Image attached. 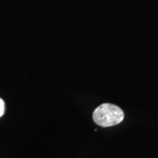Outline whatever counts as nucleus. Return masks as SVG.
Here are the masks:
<instances>
[{
	"label": "nucleus",
	"instance_id": "f257e3e1",
	"mask_svg": "<svg viewBox=\"0 0 158 158\" xmlns=\"http://www.w3.org/2000/svg\"><path fill=\"white\" fill-rule=\"evenodd\" d=\"M93 120L100 127H108L116 125L123 121V110L115 105L103 103L99 106L93 113Z\"/></svg>",
	"mask_w": 158,
	"mask_h": 158
},
{
	"label": "nucleus",
	"instance_id": "f03ea898",
	"mask_svg": "<svg viewBox=\"0 0 158 158\" xmlns=\"http://www.w3.org/2000/svg\"><path fill=\"white\" fill-rule=\"evenodd\" d=\"M5 113V102L3 101L2 99L0 98V117L3 116Z\"/></svg>",
	"mask_w": 158,
	"mask_h": 158
}]
</instances>
